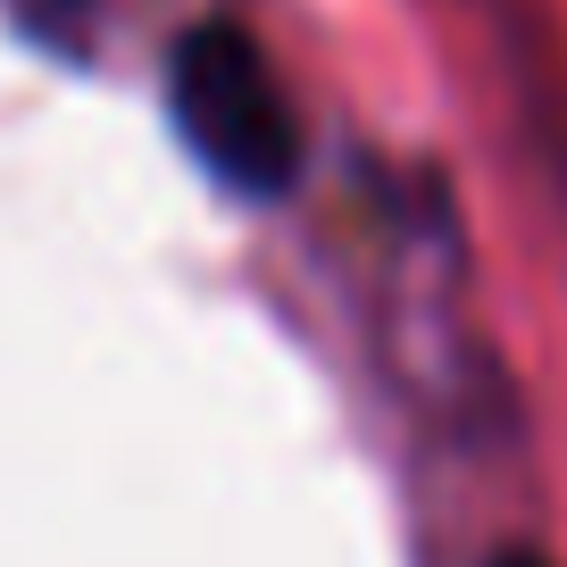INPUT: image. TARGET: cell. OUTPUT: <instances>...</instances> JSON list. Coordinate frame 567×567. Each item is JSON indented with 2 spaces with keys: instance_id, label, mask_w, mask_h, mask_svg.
Wrapping results in <instances>:
<instances>
[{
  "instance_id": "6da1fadb",
  "label": "cell",
  "mask_w": 567,
  "mask_h": 567,
  "mask_svg": "<svg viewBox=\"0 0 567 567\" xmlns=\"http://www.w3.org/2000/svg\"><path fill=\"white\" fill-rule=\"evenodd\" d=\"M167 101H176L184 142L200 151L217 184L234 193H284L301 176V117H292V92L276 84L267 51L243 25L209 18L176 42L167 59Z\"/></svg>"
},
{
  "instance_id": "7a4b0ae2",
  "label": "cell",
  "mask_w": 567,
  "mask_h": 567,
  "mask_svg": "<svg viewBox=\"0 0 567 567\" xmlns=\"http://www.w3.org/2000/svg\"><path fill=\"white\" fill-rule=\"evenodd\" d=\"M9 18H18L34 42L75 51V42H84V25H92V0H9Z\"/></svg>"
},
{
  "instance_id": "3957f363",
  "label": "cell",
  "mask_w": 567,
  "mask_h": 567,
  "mask_svg": "<svg viewBox=\"0 0 567 567\" xmlns=\"http://www.w3.org/2000/svg\"><path fill=\"white\" fill-rule=\"evenodd\" d=\"M493 567H543V559H526V550H509V559H493Z\"/></svg>"
}]
</instances>
